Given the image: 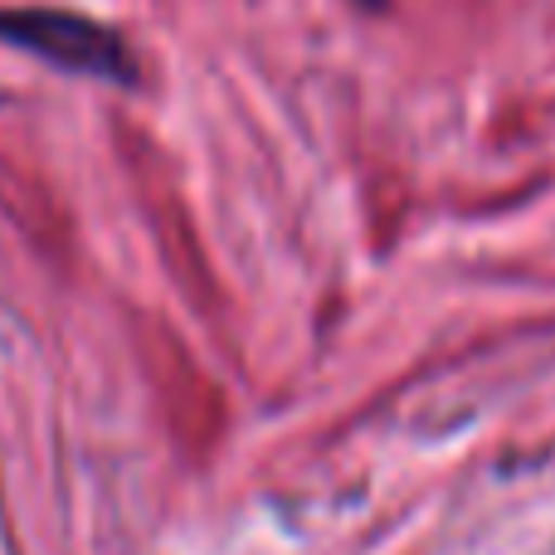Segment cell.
I'll return each mask as SVG.
<instances>
[{
  "label": "cell",
  "mask_w": 555,
  "mask_h": 555,
  "mask_svg": "<svg viewBox=\"0 0 555 555\" xmlns=\"http://www.w3.org/2000/svg\"><path fill=\"white\" fill-rule=\"evenodd\" d=\"M361 5H365V10H375V5H380V0H361Z\"/></svg>",
  "instance_id": "obj_4"
},
{
  "label": "cell",
  "mask_w": 555,
  "mask_h": 555,
  "mask_svg": "<svg viewBox=\"0 0 555 555\" xmlns=\"http://www.w3.org/2000/svg\"><path fill=\"white\" fill-rule=\"evenodd\" d=\"M0 44L29 49V54L49 59L59 68H74L88 78H107V83H137V59L107 25L88 15H68V10H0Z\"/></svg>",
  "instance_id": "obj_2"
},
{
  "label": "cell",
  "mask_w": 555,
  "mask_h": 555,
  "mask_svg": "<svg viewBox=\"0 0 555 555\" xmlns=\"http://www.w3.org/2000/svg\"><path fill=\"white\" fill-rule=\"evenodd\" d=\"M117 142H122L127 171H132V185H137V195H142L146 224H152V234H156V249H162L166 269L181 283V293L210 317V259H205L195 220H191V210H185L181 181H176V171L166 166V156L156 152V142H146L137 127H122Z\"/></svg>",
  "instance_id": "obj_1"
},
{
  "label": "cell",
  "mask_w": 555,
  "mask_h": 555,
  "mask_svg": "<svg viewBox=\"0 0 555 555\" xmlns=\"http://www.w3.org/2000/svg\"><path fill=\"white\" fill-rule=\"evenodd\" d=\"M137 351H142V371L152 390L162 395L166 424L181 439V449L195 459L210 453L215 434H220V390L210 385V375L185 356L181 336L156 317H137Z\"/></svg>",
  "instance_id": "obj_3"
}]
</instances>
